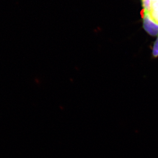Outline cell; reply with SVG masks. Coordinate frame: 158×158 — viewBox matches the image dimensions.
Segmentation results:
<instances>
[{
    "label": "cell",
    "mask_w": 158,
    "mask_h": 158,
    "mask_svg": "<svg viewBox=\"0 0 158 158\" xmlns=\"http://www.w3.org/2000/svg\"><path fill=\"white\" fill-rule=\"evenodd\" d=\"M151 14L152 18L158 23V1H152V11Z\"/></svg>",
    "instance_id": "obj_2"
},
{
    "label": "cell",
    "mask_w": 158,
    "mask_h": 158,
    "mask_svg": "<svg viewBox=\"0 0 158 158\" xmlns=\"http://www.w3.org/2000/svg\"><path fill=\"white\" fill-rule=\"evenodd\" d=\"M142 6L143 9L146 12L151 13L152 10V0H141Z\"/></svg>",
    "instance_id": "obj_3"
},
{
    "label": "cell",
    "mask_w": 158,
    "mask_h": 158,
    "mask_svg": "<svg viewBox=\"0 0 158 158\" xmlns=\"http://www.w3.org/2000/svg\"><path fill=\"white\" fill-rule=\"evenodd\" d=\"M143 19V27L149 35L156 36L158 35V23L152 18L151 13L143 9L141 11Z\"/></svg>",
    "instance_id": "obj_1"
},
{
    "label": "cell",
    "mask_w": 158,
    "mask_h": 158,
    "mask_svg": "<svg viewBox=\"0 0 158 158\" xmlns=\"http://www.w3.org/2000/svg\"><path fill=\"white\" fill-rule=\"evenodd\" d=\"M152 55L154 58H157L158 57V36L153 46Z\"/></svg>",
    "instance_id": "obj_4"
}]
</instances>
